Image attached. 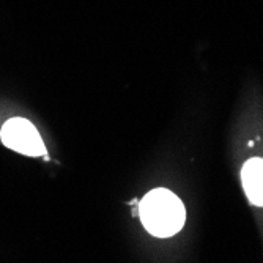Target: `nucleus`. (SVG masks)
<instances>
[{
	"label": "nucleus",
	"mask_w": 263,
	"mask_h": 263,
	"mask_svg": "<svg viewBox=\"0 0 263 263\" xmlns=\"http://www.w3.org/2000/svg\"><path fill=\"white\" fill-rule=\"evenodd\" d=\"M140 221L152 235L167 238L178 233L186 221L181 200L169 189H153L139 203Z\"/></svg>",
	"instance_id": "f257e3e1"
},
{
	"label": "nucleus",
	"mask_w": 263,
	"mask_h": 263,
	"mask_svg": "<svg viewBox=\"0 0 263 263\" xmlns=\"http://www.w3.org/2000/svg\"><path fill=\"white\" fill-rule=\"evenodd\" d=\"M2 142L17 153L27 156L46 155V147L36 128L26 118H11L2 128Z\"/></svg>",
	"instance_id": "f03ea898"
},
{
	"label": "nucleus",
	"mask_w": 263,
	"mask_h": 263,
	"mask_svg": "<svg viewBox=\"0 0 263 263\" xmlns=\"http://www.w3.org/2000/svg\"><path fill=\"white\" fill-rule=\"evenodd\" d=\"M241 181L245 193L251 203L263 206V159L252 158L249 159L241 171Z\"/></svg>",
	"instance_id": "7ed1b4c3"
}]
</instances>
